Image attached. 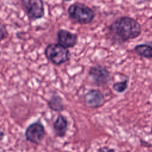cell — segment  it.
<instances>
[{
  "label": "cell",
  "instance_id": "1",
  "mask_svg": "<svg viewBox=\"0 0 152 152\" xmlns=\"http://www.w3.org/2000/svg\"><path fill=\"white\" fill-rule=\"evenodd\" d=\"M109 31L115 41L123 43L138 37L141 34L142 28L134 18L122 16L116 18L109 26Z\"/></svg>",
  "mask_w": 152,
  "mask_h": 152
},
{
  "label": "cell",
  "instance_id": "2",
  "mask_svg": "<svg viewBox=\"0 0 152 152\" xmlns=\"http://www.w3.org/2000/svg\"><path fill=\"white\" fill-rule=\"evenodd\" d=\"M67 12L71 20L81 24L90 23L95 17V12L92 8L78 2L71 4L68 8Z\"/></svg>",
  "mask_w": 152,
  "mask_h": 152
},
{
  "label": "cell",
  "instance_id": "3",
  "mask_svg": "<svg viewBox=\"0 0 152 152\" xmlns=\"http://www.w3.org/2000/svg\"><path fill=\"white\" fill-rule=\"evenodd\" d=\"M44 53L50 62L57 66L68 62L71 56L69 49L58 43L48 44L45 49Z\"/></svg>",
  "mask_w": 152,
  "mask_h": 152
},
{
  "label": "cell",
  "instance_id": "4",
  "mask_svg": "<svg viewBox=\"0 0 152 152\" xmlns=\"http://www.w3.org/2000/svg\"><path fill=\"white\" fill-rule=\"evenodd\" d=\"M21 5L31 21L39 20L45 15L44 2L41 0H23Z\"/></svg>",
  "mask_w": 152,
  "mask_h": 152
},
{
  "label": "cell",
  "instance_id": "5",
  "mask_svg": "<svg viewBox=\"0 0 152 152\" xmlns=\"http://www.w3.org/2000/svg\"><path fill=\"white\" fill-rule=\"evenodd\" d=\"M46 131L40 121L30 124L26 129L24 135L26 140L36 145L40 144L44 139Z\"/></svg>",
  "mask_w": 152,
  "mask_h": 152
},
{
  "label": "cell",
  "instance_id": "6",
  "mask_svg": "<svg viewBox=\"0 0 152 152\" xmlns=\"http://www.w3.org/2000/svg\"><path fill=\"white\" fill-rule=\"evenodd\" d=\"M88 75L98 86L107 85L110 80V72L106 67L102 65L91 66L89 69Z\"/></svg>",
  "mask_w": 152,
  "mask_h": 152
},
{
  "label": "cell",
  "instance_id": "7",
  "mask_svg": "<svg viewBox=\"0 0 152 152\" xmlns=\"http://www.w3.org/2000/svg\"><path fill=\"white\" fill-rule=\"evenodd\" d=\"M58 43L66 48L74 47L78 43V36L67 30L59 29L56 33Z\"/></svg>",
  "mask_w": 152,
  "mask_h": 152
},
{
  "label": "cell",
  "instance_id": "8",
  "mask_svg": "<svg viewBox=\"0 0 152 152\" xmlns=\"http://www.w3.org/2000/svg\"><path fill=\"white\" fill-rule=\"evenodd\" d=\"M84 99L85 103L88 107L95 109L103 104L104 96L100 90L91 89L85 94Z\"/></svg>",
  "mask_w": 152,
  "mask_h": 152
},
{
  "label": "cell",
  "instance_id": "9",
  "mask_svg": "<svg viewBox=\"0 0 152 152\" xmlns=\"http://www.w3.org/2000/svg\"><path fill=\"white\" fill-rule=\"evenodd\" d=\"M53 128L57 137H65L68 129V121L66 117L61 114L59 115L53 124Z\"/></svg>",
  "mask_w": 152,
  "mask_h": 152
},
{
  "label": "cell",
  "instance_id": "10",
  "mask_svg": "<svg viewBox=\"0 0 152 152\" xmlns=\"http://www.w3.org/2000/svg\"><path fill=\"white\" fill-rule=\"evenodd\" d=\"M48 107L53 111L61 112L64 110V104L62 97L58 94H52L47 103Z\"/></svg>",
  "mask_w": 152,
  "mask_h": 152
},
{
  "label": "cell",
  "instance_id": "11",
  "mask_svg": "<svg viewBox=\"0 0 152 152\" xmlns=\"http://www.w3.org/2000/svg\"><path fill=\"white\" fill-rule=\"evenodd\" d=\"M134 51L140 56L152 59V43H142L134 48Z\"/></svg>",
  "mask_w": 152,
  "mask_h": 152
},
{
  "label": "cell",
  "instance_id": "12",
  "mask_svg": "<svg viewBox=\"0 0 152 152\" xmlns=\"http://www.w3.org/2000/svg\"><path fill=\"white\" fill-rule=\"evenodd\" d=\"M128 87V80L125 79L123 81L115 83L113 84L112 88L114 91L118 93H122L126 91Z\"/></svg>",
  "mask_w": 152,
  "mask_h": 152
},
{
  "label": "cell",
  "instance_id": "13",
  "mask_svg": "<svg viewBox=\"0 0 152 152\" xmlns=\"http://www.w3.org/2000/svg\"><path fill=\"white\" fill-rule=\"evenodd\" d=\"M8 31L6 26L0 22V43L6 39L8 36Z\"/></svg>",
  "mask_w": 152,
  "mask_h": 152
},
{
  "label": "cell",
  "instance_id": "14",
  "mask_svg": "<svg viewBox=\"0 0 152 152\" xmlns=\"http://www.w3.org/2000/svg\"><path fill=\"white\" fill-rule=\"evenodd\" d=\"M96 152H116L114 149L107 146H103L99 148Z\"/></svg>",
  "mask_w": 152,
  "mask_h": 152
},
{
  "label": "cell",
  "instance_id": "15",
  "mask_svg": "<svg viewBox=\"0 0 152 152\" xmlns=\"http://www.w3.org/2000/svg\"><path fill=\"white\" fill-rule=\"evenodd\" d=\"M4 137H5V133L2 130L0 129V141L4 140Z\"/></svg>",
  "mask_w": 152,
  "mask_h": 152
},
{
  "label": "cell",
  "instance_id": "16",
  "mask_svg": "<svg viewBox=\"0 0 152 152\" xmlns=\"http://www.w3.org/2000/svg\"><path fill=\"white\" fill-rule=\"evenodd\" d=\"M151 134H152V126H151Z\"/></svg>",
  "mask_w": 152,
  "mask_h": 152
}]
</instances>
